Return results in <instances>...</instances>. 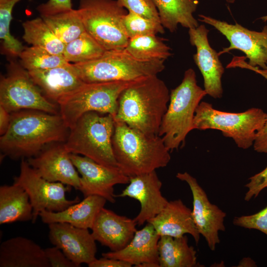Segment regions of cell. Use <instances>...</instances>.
<instances>
[{
  "mask_svg": "<svg viewBox=\"0 0 267 267\" xmlns=\"http://www.w3.org/2000/svg\"><path fill=\"white\" fill-rule=\"evenodd\" d=\"M69 130L60 114L33 110L13 112L7 131L0 137V150L13 159L29 158L47 145L65 142Z\"/></svg>",
  "mask_w": 267,
  "mask_h": 267,
  "instance_id": "6da1fadb",
  "label": "cell"
},
{
  "mask_svg": "<svg viewBox=\"0 0 267 267\" xmlns=\"http://www.w3.org/2000/svg\"><path fill=\"white\" fill-rule=\"evenodd\" d=\"M170 97L167 86L157 75L137 78L121 93L114 121L148 134H158Z\"/></svg>",
  "mask_w": 267,
  "mask_h": 267,
  "instance_id": "7a4b0ae2",
  "label": "cell"
},
{
  "mask_svg": "<svg viewBox=\"0 0 267 267\" xmlns=\"http://www.w3.org/2000/svg\"><path fill=\"white\" fill-rule=\"evenodd\" d=\"M112 147L118 167L129 178L167 166L170 150L158 134H148L115 121Z\"/></svg>",
  "mask_w": 267,
  "mask_h": 267,
  "instance_id": "3957f363",
  "label": "cell"
},
{
  "mask_svg": "<svg viewBox=\"0 0 267 267\" xmlns=\"http://www.w3.org/2000/svg\"><path fill=\"white\" fill-rule=\"evenodd\" d=\"M206 95L204 89L197 85L195 72L191 68L185 71L181 83L171 90L158 133L170 151L178 149L193 130L196 110Z\"/></svg>",
  "mask_w": 267,
  "mask_h": 267,
  "instance_id": "277c9868",
  "label": "cell"
},
{
  "mask_svg": "<svg viewBox=\"0 0 267 267\" xmlns=\"http://www.w3.org/2000/svg\"><path fill=\"white\" fill-rule=\"evenodd\" d=\"M114 125L110 114L86 113L70 129L64 146L70 153L81 155L103 165L118 167L112 147Z\"/></svg>",
  "mask_w": 267,
  "mask_h": 267,
  "instance_id": "5b68a950",
  "label": "cell"
},
{
  "mask_svg": "<svg viewBox=\"0 0 267 267\" xmlns=\"http://www.w3.org/2000/svg\"><path fill=\"white\" fill-rule=\"evenodd\" d=\"M164 61L138 60L123 49L106 50L96 60L72 65L84 83H92L131 81L144 76L157 75L164 69Z\"/></svg>",
  "mask_w": 267,
  "mask_h": 267,
  "instance_id": "8992f818",
  "label": "cell"
},
{
  "mask_svg": "<svg viewBox=\"0 0 267 267\" xmlns=\"http://www.w3.org/2000/svg\"><path fill=\"white\" fill-rule=\"evenodd\" d=\"M267 120V114L260 108H252L240 113L226 112L202 101L196 110L193 128L221 131L224 136L232 138L238 147L246 149L253 145Z\"/></svg>",
  "mask_w": 267,
  "mask_h": 267,
  "instance_id": "52a82bcc",
  "label": "cell"
},
{
  "mask_svg": "<svg viewBox=\"0 0 267 267\" xmlns=\"http://www.w3.org/2000/svg\"><path fill=\"white\" fill-rule=\"evenodd\" d=\"M86 31L106 50L125 49L129 38L123 20L128 11L117 0H79Z\"/></svg>",
  "mask_w": 267,
  "mask_h": 267,
  "instance_id": "ba28073f",
  "label": "cell"
},
{
  "mask_svg": "<svg viewBox=\"0 0 267 267\" xmlns=\"http://www.w3.org/2000/svg\"><path fill=\"white\" fill-rule=\"evenodd\" d=\"M133 81L85 83L58 103L59 114L69 129L89 112L110 114L114 117L121 93Z\"/></svg>",
  "mask_w": 267,
  "mask_h": 267,
  "instance_id": "9c48e42d",
  "label": "cell"
},
{
  "mask_svg": "<svg viewBox=\"0 0 267 267\" xmlns=\"http://www.w3.org/2000/svg\"><path fill=\"white\" fill-rule=\"evenodd\" d=\"M0 106L11 113L33 110L59 114L58 105L48 99L21 64L10 61L0 80Z\"/></svg>",
  "mask_w": 267,
  "mask_h": 267,
  "instance_id": "30bf717a",
  "label": "cell"
},
{
  "mask_svg": "<svg viewBox=\"0 0 267 267\" xmlns=\"http://www.w3.org/2000/svg\"><path fill=\"white\" fill-rule=\"evenodd\" d=\"M20 174L14 178L13 183L23 187L27 191L33 207L32 222H36L43 211L57 212L63 211L80 201L78 197L69 200L66 195L71 186L59 182L49 181L40 176L22 159Z\"/></svg>",
  "mask_w": 267,
  "mask_h": 267,
  "instance_id": "8fae6325",
  "label": "cell"
},
{
  "mask_svg": "<svg viewBox=\"0 0 267 267\" xmlns=\"http://www.w3.org/2000/svg\"><path fill=\"white\" fill-rule=\"evenodd\" d=\"M199 21L210 25L224 35L230 46L219 53L228 52L233 49L242 51L249 59V63L235 62L234 66L252 69L259 67L267 69V25L261 32L249 30L235 23L230 24L203 14H199Z\"/></svg>",
  "mask_w": 267,
  "mask_h": 267,
  "instance_id": "7c38bea8",
  "label": "cell"
},
{
  "mask_svg": "<svg viewBox=\"0 0 267 267\" xmlns=\"http://www.w3.org/2000/svg\"><path fill=\"white\" fill-rule=\"evenodd\" d=\"M70 158L81 175L79 190L84 197L98 195L113 203L117 197L114 186L129 182L130 178L119 167L103 165L87 157L73 153H70Z\"/></svg>",
  "mask_w": 267,
  "mask_h": 267,
  "instance_id": "4fadbf2b",
  "label": "cell"
},
{
  "mask_svg": "<svg viewBox=\"0 0 267 267\" xmlns=\"http://www.w3.org/2000/svg\"><path fill=\"white\" fill-rule=\"evenodd\" d=\"M176 177L188 185L192 195V214L196 227L210 250L214 251L220 242L219 232L225 230L224 220L226 213L210 202L196 179L189 173H178Z\"/></svg>",
  "mask_w": 267,
  "mask_h": 267,
  "instance_id": "5bb4252c",
  "label": "cell"
},
{
  "mask_svg": "<svg viewBox=\"0 0 267 267\" xmlns=\"http://www.w3.org/2000/svg\"><path fill=\"white\" fill-rule=\"evenodd\" d=\"M50 242L59 248L77 267L95 260V240L89 229L76 227L66 222L48 224Z\"/></svg>",
  "mask_w": 267,
  "mask_h": 267,
  "instance_id": "9a60e30c",
  "label": "cell"
},
{
  "mask_svg": "<svg viewBox=\"0 0 267 267\" xmlns=\"http://www.w3.org/2000/svg\"><path fill=\"white\" fill-rule=\"evenodd\" d=\"M28 164L42 178L79 190L80 176L64 142L46 146L37 155L29 158Z\"/></svg>",
  "mask_w": 267,
  "mask_h": 267,
  "instance_id": "2e32d148",
  "label": "cell"
},
{
  "mask_svg": "<svg viewBox=\"0 0 267 267\" xmlns=\"http://www.w3.org/2000/svg\"><path fill=\"white\" fill-rule=\"evenodd\" d=\"M188 30L190 43L196 48L193 59L203 76L204 90L211 97L220 98L223 92L222 78L224 69L219 53L209 44V31L204 25Z\"/></svg>",
  "mask_w": 267,
  "mask_h": 267,
  "instance_id": "e0dca14e",
  "label": "cell"
},
{
  "mask_svg": "<svg viewBox=\"0 0 267 267\" xmlns=\"http://www.w3.org/2000/svg\"><path fill=\"white\" fill-rule=\"evenodd\" d=\"M129 183L116 196L129 197L139 202V212L134 219L140 226L160 213L169 201L162 194V183L156 171L131 177Z\"/></svg>",
  "mask_w": 267,
  "mask_h": 267,
  "instance_id": "ac0fdd59",
  "label": "cell"
},
{
  "mask_svg": "<svg viewBox=\"0 0 267 267\" xmlns=\"http://www.w3.org/2000/svg\"><path fill=\"white\" fill-rule=\"evenodd\" d=\"M134 219L117 214L103 207L98 214L91 228V234L102 245L111 251L125 247L137 229Z\"/></svg>",
  "mask_w": 267,
  "mask_h": 267,
  "instance_id": "d6986e66",
  "label": "cell"
},
{
  "mask_svg": "<svg viewBox=\"0 0 267 267\" xmlns=\"http://www.w3.org/2000/svg\"><path fill=\"white\" fill-rule=\"evenodd\" d=\"M160 236L148 222L136 230L130 242L123 249L102 254V257L118 259L139 267H159L158 241Z\"/></svg>",
  "mask_w": 267,
  "mask_h": 267,
  "instance_id": "ffe728a7",
  "label": "cell"
},
{
  "mask_svg": "<svg viewBox=\"0 0 267 267\" xmlns=\"http://www.w3.org/2000/svg\"><path fill=\"white\" fill-rule=\"evenodd\" d=\"M28 72L43 94L57 104L85 83L79 77L71 63L52 68L32 70Z\"/></svg>",
  "mask_w": 267,
  "mask_h": 267,
  "instance_id": "44dd1931",
  "label": "cell"
},
{
  "mask_svg": "<svg viewBox=\"0 0 267 267\" xmlns=\"http://www.w3.org/2000/svg\"><path fill=\"white\" fill-rule=\"evenodd\" d=\"M147 222L151 223L160 236L181 237L191 235L197 245L200 239L193 218L192 210L181 199L169 201L165 207Z\"/></svg>",
  "mask_w": 267,
  "mask_h": 267,
  "instance_id": "7402d4cb",
  "label": "cell"
},
{
  "mask_svg": "<svg viewBox=\"0 0 267 267\" xmlns=\"http://www.w3.org/2000/svg\"><path fill=\"white\" fill-rule=\"evenodd\" d=\"M0 267H50L44 249L33 240L16 236L0 245Z\"/></svg>",
  "mask_w": 267,
  "mask_h": 267,
  "instance_id": "603a6c76",
  "label": "cell"
},
{
  "mask_svg": "<svg viewBox=\"0 0 267 267\" xmlns=\"http://www.w3.org/2000/svg\"><path fill=\"white\" fill-rule=\"evenodd\" d=\"M107 201L98 195H89L65 210L43 211L39 214L44 223L66 222L77 227L91 229L95 219Z\"/></svg>",
  "mask_w": 267,
  "mask_h": 267,
  "instance_id": "cb8c5ba5",
  "label": "cell"
},
{
  "mask_svg": "<svg viewBox=\"0 0 267 267\" xmlns=\"http://www.w3.org/2000/svg\"><path fill=\"white\" fill-rule=\"evenodd\" d=\"M33 219L29 196L21 186L13 183L0 186V224L28 222Z\"/></svg>",
  "mask_w": 267,
  "mask_h": 267,
  "instance_id": "d4e9b609",
  "label": "cell"
},
{
  "mask_svg": "<svg viewBox=\"0 0 267 267\" xmlns=\"http://www.w3.org/2000/svg\"><path fill=\"white\" fill-rule=\"evenodd\" d=\"M159 13L160 21L165 29L175 32L178 25L188 28L199 26L193 16L197 0H152Z\"/></svg>",
  "mask_w": 267,
  "mask_h": 267,
  "instance_id": "484cf974",
  "label": "cell"
},
{
  "mask_svg": "<svg viewBox=\"0 0 267 267\" xmlns=\"http://www.w3.org/2000/svg\"><path fill=\"white\" fill-rule=\"evenodd\" d=\"M159 267H201L196 251L188 244L185 235L178 237L160 236L158 241Z\"/></svg>",
  "mask_w": 267,
  "mask_h": 267,
  "instance_id": "4316f807",
  "label": "cell"
},
{
  "mask_svg": "<svg viewBox=\"0 0 267 267\" xmlns=\"http://www.w3.org/2000/svg\"><path fill=\"white\" fill-rule=\"evenodd\" d=\"M23 40L33 46L43 48L49 52L63 55L65 44L52 32L42 17L22 23Z\"/></svg>",
  "mask_w": 267,
  "mask_h": 267,
  "instance_id": "83f0119b",
  "label": "cell"
},
{
  "mask_svg": "<svg viewBox=\"0 0 267 267\" xmlns=\"http://www.w3.org/2000/svg\"><path fill=\"white\" fill-rule=\"evenodd\" d=\"M41 17L65 44L86 31L78 9Z\"/></svg>",
  "mask_w": 267,
  "mask_h": 267,
  "instance_id": "f1b7e54d",
  "label": "cell"
},
{
  "mask_svg": "<svg viewBox=\"0 0 267 267\" xmlns=\"http://www.w3.org/2000/svg\"><path fill=\"white\" fill-rule=\"evenodd\" d=\"M125 49L135 58L143 61H165L172 55L171 48L157 35L130 39Z\"/></svg>",
  "mask_w": 267,
  "mask_h": 267,
  "instance_id": "f546056e",
  "label": "cell"
},
{
  "mask_svg": "<svg viewBox=\"0 0 267 267\" xmlns=\"http://www.w3.org/2000/svg\"><path fill=\"white\" fill-rule=\"evenodd\" d=\"M106 50L87 31L67 44L63 53L69 63H80L96 60L101 57Z\"/></svg>",
  "mask_w": 267,
  "mask_h": 267,
  "instance_id": "4dcf8cb0",
  "label": "cell"
},
{
  "mask_svg": "<svg viewBox=\"0 0 267 267\" xmlns=\"http://www.w3.org/2000/svg\"><path fill=\"white\" fill-rule=\"evenodd\" d=\"M21 65L28 71L44 70L66 64L63 55L55 54L36 46L25 47L19 55Z\"/></svg>",
  "mask_w": 267,
  "mask_h": 267,
  "instance_id": "1f68e13d",
  "label": "cell"
},
{
  "mask_svg": "<svg viewBox=\"0 0 267 267\" xmlns=\"http://www.w3.org/2000/svg\"><path fill=\"white\" fill-rule=\"evenodd\" d=\"M20 0H0V39L5 52L12 56H19L25 48L10 31L13 9Z\"/></svg>",
  "mask_w": 267,
  "mask_h": 267,
  "instance_id": "d6a6232c",
  "label": "cell"
},
{
  "mask_svg": "<svg viewBox=\"0 0 267 267\" xmlns=\"http://www.w3.org/2000/svg\"><path fill=\"white\" fill-rule=\"evenodd\" d=\"M123 24L129 39L165 33V28L160 22L144 18L131 11H128L124 16Z\"/></svg>",
  "mask_w": 267,
  "mask_h": 267,
  "instance_id": "836d02e7",
  "label": "cell"
},
{
  "mask_svg": "<svg viewBox=\"0 0 267 267\" xmlns=\"http://www.w3.org/2000/svg\"><path fill=\"white\" fill-rule=\"evenodd\" d=\"M128 11L160 22L158 10L152 0H117ZM161 23V22H160Z\"/></svg>",
  "mask_w": 267,
  "mask_h": 267,
  "instance_id": "e575fe53",
  "label": "cell"
},
{
  "mask_svg": "<svg viewBox=\"0 0 267 267\" xmlns=\"http://www.w3.org/2000/svg\"><path fill=\"white\" fill-rule=\"evenodd\" d=\"M233 223L245 228L260 230L267 235V205L256 214L235 217Z\"/></svg>",
  "mask_w": 267,
  "mask_h": 267,
  "instance_id": "d590c367",
  "label": "cell"
},
{
  "mask_svg": "<svg viewBox=\"0 0 267 267\" xmlns=\"http://www.w3.org/2000/svg\"><path fill=\"white\" fill-rule=\"evenodd\" d=\"M249 180V182L245 185L248 188L244 196L246 201L257 197L264 189L267 188V166L262 171L250 178Z\"/></svg>",
  "mask_w": 267,
  "mask_h": 267,
  "instance_id": "8d00e7d4",
  "label": "cell"
},
{
  "mask_svg": "<svg viewBox=\"0 0 267 267\" xmlns=\"http://www.w3.org/2000/svg\"><path fill=\"white\" fill-rule=\"evenodd\" d=\"M72 9L71 0H48L37 7L41 16L54 15Z\"/></svg>",
  "mask_w": 267,
  "mask_h": 267,
  "instance_id": "74e56055",
  "label": "cell"
},
{
  "mask_svg": "<svg viewBox=\"0 0 267 267\" xmlns=\"http://www.w3.org/2000/svg\"><path fill=\"white\" fill-rule=\"evenodd\" d=\"M44 251L50 267H77L56 246L44 249Z\"/></svg>",
  "mask_w": 267,
  "mask_h": 267,
  "instance_id": "f35d334b",
  "label": "cell"
},
{
  "mask_svg": "<svg viewBox=\"0 0 267 267\" xmlns=\"http://www.w3.org/2000/svg\"><path fill=\"white\" fill-rule=\"evenodd\" d=\"M89 267H131L132 265L126 262L118 259L102 257L96 259L89 265Z\"/></svg>",
  "mask_w": 267,
  "mask_h": 267,
  "instance_id": "ab89813d",
  "label": "cell"
},
{
  "mask_svg": "<svg viewBox=\"0 0 267 267\" xmlns=\"http://www.w3.org/2000/svg\"><path fill=\"white\" fill-rule=\"evenodd\" d=\"M253 146L256 151L267 153V120L263 128L258 133Z\"/></svg>",
  "mask_w": 267,
  "mask_h": 267,
  "instance_id": "60d3db41",
  "label": "cell"
},
{
  "mask_svg": "<svg viewBox=\"0 0 267 267\" xmlns=\"http://www.w3.org/2000/svg\"><path fill=\"white\" fill-rule=\"evenodd\" d=\"M11 120V113L0 106V134H4L7 131Z\"/></svg>",
  "mask_w": 267,
  "mask_h": 267,
  "instance_id": "b9f144b4",
  "label": "cell"
},
{
  "mask_svg": "<svg viewBox=\"0 0 267 267\" xmlns=\"http://www.w3.org/2000/svg\"><path fill=\"white\" fill-rule=\"evenodd\" d=\"M253 70L260 74L265 78L267 79V69H259L258 68H254L252 69Z\"/></svg>",
  "mask_w": 267,
  "mask_h": 267,
  "instance_id": "7bdbcfd3",
  "label": "cell"
},
{
  "mask_svg": "<svg viewBox=\"0 0 267 267\" xmlns=\"http://www.w3.org/2000/svg\"><path fill=\"white\" fill-rule=\"evenodd\" d=\"M228 3H233L235 0H225Z\"/></svg>",
  "mask_w": 267,
  "mask_h": 267,
  "instance_id": "ee69618b",
  "label": "cell"
},
{
  "mask_svg": "<svg viewBox=\"0 0 267 267\" xmlns=\"http://www.w3.org/2000/svg\"><path fill=\"white\" fill-rule=\"evenodd\" d=\"M261 19H263L264 21H266L267 20V16L263 17Z\"/></svg>",
  "mask_w": 267,
  "mask_h": 267,
  "instance_id": "f6af8a7d",
  "label": "cell"
}]
</instances>
